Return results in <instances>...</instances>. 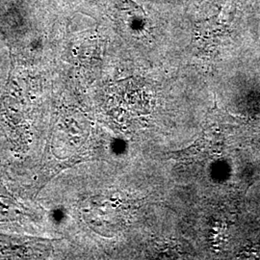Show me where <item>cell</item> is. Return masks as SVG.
Segmentation results:
<instances>
[]
</instances>
